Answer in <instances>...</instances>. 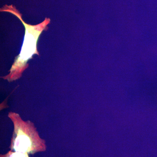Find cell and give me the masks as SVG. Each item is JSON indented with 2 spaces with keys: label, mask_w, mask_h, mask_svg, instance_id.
<instances>
[{
  "label": "cell",
  "mask_w": 157,
  "mask_h": 157,
  "mask_svg": "<svg viewBox=\"0 0 157 157\" xmlns=\"http://www.w3.org/2000/svg\"><path fill=\"white\" fill-rule=\"evenodd\" d=\"M0 157H29L27 153L10 151L5 155H1Z\"/></svg>",
  "instance_id": "3957f363"
},
{
  "label": "cell",
  "mask_w": 157,
  "mask_h": 157,
  "mask_svg": "<svg viewBox=\"0 0 157 157\" xmlns=\"http://www.w3.org/2000/svg\"><path fill=\"white\" fill-rule=\"evenodd\" d=\"M1 11L8 12L15 15L20 20L25 28L24 40L20 53L15 58L14 63L9 70V73L7 76L1 78L8 80L9 82L15 81L21 78L22 74L29 67L28 61L34 54L39 56L37 50V42L38 39L43 31L48 29L47 25L50 23L49 18L45 17V20L37 25H32L28 24L24 21L22 14H21L16 7L13 6L6 5L0 9Z\"/></svg>",
  "instance_id": "6da1fadb"
},
{
  "label": "cell",
  "mask_w": 157,
  "mask_h": 157,
  "mask_svg": "<svg viewBox=\"0 0 157 157\" xmlns=\"http://www.w3.org/2000/svg\"><path fill=\"white\" fill-rule=\"evenodd\" d=\"M8 117L14 125L10 146L11 151L31 155L45 151V140L39 136L33 123L23 120L19 114L14 112H9Z\"/></svg>",
  "instance_id": "7a4b0ae2"
}]
</instances>
